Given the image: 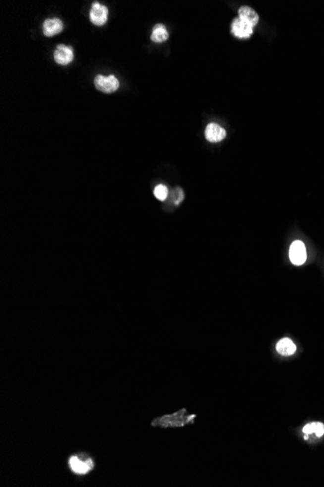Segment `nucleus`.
<instances>
[{"mask_svg": "<svg viewBox=\"0 0 324 487\" xmlns=\"http://www.w3.org/2000/svg\"><path fill=\"white\" fill-rule=\"evenodd\" d=\"M196 415H189L185 409H182L172 415H165L154 419L151 423L153 427L161 428H181L194 423Z\"/></svg>", "mask_w": 324, "mask_h": 487, "instance_id": "nucleus-2", "label": "nucleus"}, {"mask_svg": "<svg viewBox=\"0 0 324 487\" xmlns=\"http://www.w3.org/2000/svg\"><path fill=\"white\" fill-rule=\"evenodd\" d=\"M184 198H185V195H184L183 190L181 188H176L174 191V202H175V204L177 206L180 205L183 202Z\"/></svg>", "mask_w": 324, "mask_h": 487, "instance_id": "nucleus-14", "label": "nucleus"}, {"mask_svg": "<svg viewBox=\"0 0 324 487\" xmlns=\"http://www.w3.org/2000/svg\"><path fill=\"white\" fill-rule=\"evenodd\" d=\"M289 259L295 266H301L307 260V251L305 244L300 241H294L289 248Z\"/></svg>", "mask_w": 324, "mask_h": 487, "instance_id": "nucleus-5", "label": "nucleus"}, {"mask_svg": "<svg viewBox=\"0 0 324 487\" xmlns=\"http://www.w3.org/2000/svg\"><path fill=\"white\" fill-rule=\"evenodd\" d=\"M43 33L47 37H52L59 34L63 30V23L60 19H48L43 23Z\"/></svg>", "mask_w": 324, "mask_h": 487, "instance_id": "nucleus-9", "label": "nucleus"}, {"mask_svg": "<svg viewBox=\"0 0 324 487\" xmlns=\"http://www.w3.org/2000/svg\"><path fill=\"white\" fill-rule=\"evenodd\" d=\"M108 8L99 2H93L90 11V21L96 26H102L107 23Z\"/></svg>", "mask_w": 324, "mask_h": 487, "instance_id": "nucleus-4", "label": "nucleus"}, {"mask_svg": "<svg viewBox=\"0 0 324 487\" xmlns=\"http://www.w3.org/2000/svg\"><path fill=\"white\" fill-rule=\"evenodd\" d=\"M66 465L73 476L81 479L86 478L93 473L96 467V461L91 453L87 451H77L67 457Z\"/></svg>", "mask_w": 324, "mask_h": 487, "instance_id": "nucleus-1", "label": "nucleus"}, {"mask_svg": "<svg viewBox=\"0 0 324 487\" xmlns=\"http://www.w3.org/2000/svg\"><path fill=\"white\" fill-rule=\"evenodd\" d=\"M315 435L318 438H322L324 435V425L321 422H316V427H315Z\"/></svg>", "mask_w": 324, "mask_h": 487, "instance_id": "nucleus-15", "label": "nucleus"}, {"mask_svg": "<svg viewBox=\"0 0 324 487\" xmlns=\"http://www.w3.org/2000/svg\"><path fill=\"white\" fill-rule=\"evenodd\" d=\"M169 38V32L166 28V26L162 23L156 24L153 28L152 34H151V40L155 43H162L168 40Z\"/></svg>", "mask_w": 324, "mask_h": 487, "instance_id": "nucleus-12", "label": "nucleus"}, {"mask_svg": "<svg viewBox=\"0 0 324 487\" xmlns=\"http://www.w3.org/2000/svg\"><path fill=\"white\" fill-rule=\"evenodd\" d=\"M232 34L240 39L250 38L254 33V27L239 18L234 19L231 24Z\"/></svg>", "mask_w": 324, "mask_h": 487, "instance_id": "nucleus-6", "label": "nucleus"}, {"mask_svg": "<svg viewBox=\"0 0 324 487\" xmlns=\"http://www.w3.org/2000/svg\"><path fill=\"white\" fill-rule=\"evenodd\" d=\"M205 138L211 143H218L226 138V131L216 123H210L205 130Z\"/></svg>", "mask_w": 324, "mask_h": 487, "instance_id": "nucleus-8", "label": "nucleus"}, {"mask_svg": "<svg viewBox=\"0 0 324 487\" xmlns=\"http://www.w3.org/2000/svg\"><path fill=\"white\" fill-rule=\"evenodd\" d=\"M94 86L96 90L105 93H115L119 88V81L116 76H103L97 75L94 79Z\"/></svg>", "mask_w": 324, "mask_h": 487, "instance_id": "nucleus-3", "label": "nucleus"}, {"mask_svg": "<svg viewBox=\"0 0 324 487\" xmlns=\"http://www.w3.org/2000/svg\"><path fill=\"white\" fill-rule=\"evenodd\" d=\"M277 351L278 354L281 356H292L296 352V346L295 344L288 338H283L281 339L278 344H277Z\"/></svg>", "mask_w": 324, "mask_h": 487, "instance_id": "nucleus-11", "label": "nucleus"}, {"mask_svg": "<svg viewBox=\"0 0 324 487\" xmlns=\"http://www.w3.org/2000/svg\"><path fill=\"white\" fill-rule=\"evenodd\" d=\"M54 59L56 64L60 66H67L74 60V51L71 47L63 44L57 45L54 53Z\"/></svg>", "mask_w": 324, "mask_h": 487, "instance_id": "nucleus-7", "label": "nucleus"}, {"mask_svg": "<svg viewBox=\"0 0 324 487\" xmlns=\"http://www.w3.org/2000/svg\"><path fill=\"white\" fill-rule=\"evenodd\" d=\"M238 14H239V19H241L245 23H249L253 27H255L259 21V17L257 15V13L253 8H251L249 6H242L239 9Z\"/></svg>", "mask_w": 324, "mask_h": 487, "instance_id": "nucleus-10", "label": "nucleus"}, {"mask_svg": "<svg viewBox=\"0 0 324 487\" xmlns=\"http://www.w3.org/2000/svg\"><path fill=\"white\" fill-rule=\"evenodd\" d=\"M154 195L155 197L159 200V201H165L167 198H168V195H169V190L168 188L163 184H160V185L157 186L154 190Z\"/></svg>", "mask_w": 324, "mask_h": 487, "instance_id": "nucleus-13", "label": "nucleus"}, {"mask_svg": "<svg viewBox=\"0 0 324 487\" xmlns=\"http://www.w3.org/2000/svg\"><path fill=\"white\" fill-rule=\"evenodd\" d=\"M315 427H316V422H313L311 424H307L302 431L305 435H312L315 434Z\"/></svg>", "mask_w": 324, "mask_h": 487, "instance_id": "nucleus-16", "label": "nucleus"}]
</instances>
